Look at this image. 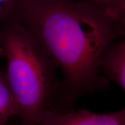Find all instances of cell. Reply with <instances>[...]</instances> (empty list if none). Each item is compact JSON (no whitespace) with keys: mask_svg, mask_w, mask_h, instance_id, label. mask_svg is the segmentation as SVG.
I'll list each match as a JSON object with an SVG mask.
<instances>
[{"mask_svg":"<svg viewBox=\"0 0 125 125\" xmlns=\"http://www.w3.org/2000/svg\"><path fill=\"white\" fill-rule=\"evenodd\" d=\"M18 22L61 70L65 106L110 88L101 56L110 42L125 36V23L83 0H25Z\"/></svg>","mask_w":125,"mask_h":125,"instance_id":"6da1fadb","label":"cell"},{"mask_svg":"<svg viewBox=\"0 0 125 125\" xmlns=\"http://www.w3.org/2000/svg\"><path fill=\"white\" fill-rule=\"evenodd\" d=\"M6 76L24 125H38L57 87L58 67L39 41L19 22L0 27Z\"/></svg>","mask_w":125,"mask_h":125,"instance_id":"7a4b0ae2","label":"cell"},{"mask_svg":"<svg viewBox=\"0 0 125 125\" xmlns=\"http://www.w3.org/2000/svg\"><path fill=\"white\" fill-rule=\"evenodd\" d=\"M38 125H125V110L97 113L85 109L62 111L48 108Z\"/></svg>","mask_w":125,"mask_h":125,"instance_id":"3957f363","label":"cell"},{"mask_svg":"<svg viewBox=\"0 0 125 125\" xmlns=\"http://www.w3.org/2000/svg\"><path fill=\"white\" fill-rule=\"evenodd\" d=\"M100 69L108 81L118 85L125 90V40L112 41L104 50Z\"/></svg>","mask_w":125,"mask_h":125,"instance_id":"277c9868","label":"cell"},{"mask_svg":"<svg viewBox=\"0 0 125 125\" xmlns=\"http://www.w3.org/2000/svg\"><path fill=\"white\" fill-rule=\"evenodd\" d=\"M19 115L18 106L9 87L6 72L0 70V125Z\"/></svg>","mask_w":125,"mask_h":125,"instance_id":"5b68a950","label":"cell"},{"mask_svg":"<svg viewBox=\"0 0 125 125\" xmlns=\"http://www.w3.org/2000/svg\"><path fill=\"white\" fill-rule=\"evenodd\" d=\"M25 0H0V27L18 22Z\"/></svg>","mask_w":125,"mask_h":125,"instance_id":"8992f818","label":"cell"},{"mask_svg":"<svg viewBox=\"0 0 125 125\" xmlns=\"http://www.w3.org/2000/svg\"><path fill=\"white\" fill-rule=\"evenodd\" d=\"M105 11L117 20L125 23V0H83Z\"/></svg>","mask_w":125,"mask_h":125,"instance_id":"52a82bcc","label":"cell"},{"mask_svg":"<svg viewBox=\"0 0 125 125\" xmlns=\"http://www.w3.org/2000/svg\"><path fill=\"white\" fill-rule=\"evenodd\" d=\"M4 58V52H3V48H2V45L0 39V59Z\"/></svg>","mask_w":125,"mask_h":125,"instance_id":"ba28073f","label":"cell"},{"mask_svg":"<svg viewBox=\"0 0 125 125\" xmlns=\"http://www.w3.org/2000/svg\"><path fill=\"white\" fill-rule=\"evenodd\" d=\"M14 125V124H13V123L11 122L10 120L9 122H6V124H5V125Z\"/></svg>","mask_w":125,"mask_h":125,"instance_id":"9c48e42d","label":"cell"}]
</instances>
